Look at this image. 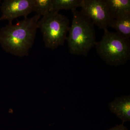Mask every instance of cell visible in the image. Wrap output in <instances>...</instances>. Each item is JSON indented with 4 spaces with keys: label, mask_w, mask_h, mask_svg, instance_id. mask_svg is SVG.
<instances>
[{
    "label": "cell",
    "mask_w": 130,
    "mask_h": 130,
    "mask_svg": "<svg viewBox=\"0 0 130 130\" xmlns=\"http://www.w3.org/2000/svg\"><path fill=\"white\" fill-rule=\"evenodd\" d=\"M80 7L81 12L99 29H107L112 19L105 0H82Z\"/></svg>",
    "instance_id": "5"
},
{
    "label": "cell",
    "mask_w": 130,
    "mask_h": 130,
    "mask_svg": "<svg viewBox=\"0 0 130 130\" xmlns=\"http://www.w3.org/2000/svg\"><path fill=\"white\" fill-rule=\"evenodd\" d=\"M70 24L69 19L58 12H50L43 16L38 22L37 27L42 33L46 47L53 50L63 46L70 29Z\"/></svg>",
    "instance_id": "4"
},
{
    "label": "cell",
    "mask_w": 130,
    "mask_h": 130,
    "mask_svg": "<svg viewBox=\"0 0 130 130\" xmlns=\"http://www.w3.org/2000/svg\"><path fill=\"white\" fill-rule=\"evenodd\" d=\"M101 40L95 46L100 58L107 64L117 67L125 64L130 59L129 38L116 32L104 30Z\"/></svg>",
    "instance_id": "3"
},
{
    "label": "cell",
    "mask_w": 130,
    "mask_h": 130,
    "mask_svg": "<svg viewBox=\"0 0 130 130\" xmlns=\"http://www.w3.org/2000/svg\"><path fill=\"white\" fill-rule=\"evenodd\" d=\"M41 16L25 18L16 24L9 23L0 30V44L6 52L15 56H28L34 43Z\"/></svg>",
    "instance_id": "1"
},
{
    "label": "cell",
    "mask_w": 130,
    "mask_h": 130,
    "mask_svg": "<svg viewBox=\"0 0 130 130\" xmlns=\"http://www.w3.org/2000/svg\"><path fill=\"white\" fill-rule=\"evenodd\" d=\"M82 0H52L50 12H58L62 9L72 11L80 7Z\"/></svg>",
    "instance_id": "10"
},
{
    "label": "cell",
    "mask_w": 130,
    "mask_h": 130,
    "mask_svg": "<svg viewBox=\"0 0 130 130\" xmlns=\"http://www.w3.org/2000/svg\"><path fill=\"white\" fill-rule=\"evenodd\" d=\"M72 12V23L66 38L70 52L74 55L86 56L97 42L94 25L81 11L75 9Z\"/></svg>",
    "instance_id": "2"
},
{
    "label": "cell",
    "mask_w": 130,
    "mask_h": 130,
    "mask_svg": "<svg viewBox=\"0 0 130 130\" xmlns=\"http://www.w3.org/2000/svg\"><path fill=\"white\" fill-rule=\"evenodd\" d=\"M108 26L116 30V32L129 38L130 37V14H126L115 19L109 22Z\"/></svg>",
    "instance_id": "9"
},
{
    "label": "cell",
    "mask_w": 130,
    "mask_h": 130,
    "mask_svg": "<svg viewBox=\"0 0 130 130\" xmlns=\"http://www.w3.org/2000/svg\"><path fill=\"white\" fill-rule=\"evenodd\" d=\"M109 110L120 119L123 124L130 121V95L116 97L108 104Z\"/></svg>",
    "instance_id": "7"
},
{
    "label": "cell",
    "mask_w": 130,
    "mask_h": 130,
    "mask_svg": "<svg viewBox=\"0 0 130 130\" xmlns=\"http://www.w3.org/2000/svg\"><path fill=\"white\" fill-rule=\"evenodd\" d=\"M112 19L130 14V0H105Z\"/></svg>",
    "instance_id": "8"
},
{
    "label": "cell",
    "mask_w": 130,
    "mask_h": 130,
    "mask_svg": "<svg viewBox=\"0 0 130 130\" xmlns=\"http://www.w3.org/2000/svg\"><path fill=\"white\" fill-rule=\"evenodd\" d=\"M52 0H34L33 11L37 14L44 16L51 10Z\"/></svg>",
    "instance_id": "11"
},
{
    "label": "cell",
    "mask_w": 130,
    "mask_h": 130,
    "mask_svg": "<svg viewBox=\"0 0 130 130\" xmlns=\"http://www.w3.org/2000/svg\"><path fill=\"white\" fill-rule=\"evenodd\" d=\"M1 1H0V3H1Z\"/></svg>",
    "instance_id": "13"
},
{
    "label": "cell",
    "mask_w": 130,
    "mask_h": 130,
    "mask_svg": "<svg viewBox=\"0 0 130 130\" xmlns=\"http://www.w3.org/2000/svg\"><path fill=\"white\" fill-rule=\"evenodd\" d=\"M108 130H128L127 128L124 126V124L122 123L119 125H117L112 128H110Z\"/></svg>",
    "instance_id": "12"
},
{
    "label": "cell",
    "mask_w": 130,
    "mask_h": 130,
    "mask_svg": "<svg viewBox=\"0 0 130 130\" xmlns=\"http://www.w3.org/2000/svg\"><path fill=\"white\" fill-rule=\"evenodd\" d=\"M34 0H5L1 6L2 15L0 21L7 20L9 23L19 17L27 18L33 11Z\"/></svg>",
    "instance_id": "6"
}]
</instances>
